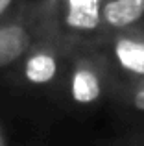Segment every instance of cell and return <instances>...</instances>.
<instances>
[{
  "label": "cell",
  "instance_id": "cell-1",
  "mask_svg": "<svg viewBox=\"0 0 144 146\" xmlns=\"http://www.w3.org/2000/svg\"><path fill=\"white\" fill-rule=\"evenodd\" d=\"M104 0H50L33 2L48 37L65 48H96L109 35L102 19Z\"/></svg>",
  "mask_w": 144,
  "mask_h": 146
},
{
  "label": "cell",
  "instance_id": "cell-2",
  "mask_svg": "<svg viewBox=\"0 0 144 146\" xmlns=\"http://www.w3.org/2000/svg\"><path fill=\"white\" fill-rule=\"evenodd\" d=\"M116 80L96 48H74L69 52L65 78L59 87V96L70 107L89 109L115 94Z\"/></svg>",
  "mask_w": 144,
  "mask_h": 146
},
{
  "label": "cell",
  "instance_id": "cell-3",
  "mask_svg": "<svg viewBox=\"0 0 144 146\" xmlns=\"http://www.w3.org/2000/svg\"><path fill=\"white\" fill-rule=\"evenodd\" d=\"M69 48L54 39H43L13 70V78L28 91L59 93L69 63Z\"/></svg>",
  "mask_w": 144,
  "mask_h": 146
},
{
  "label": "cell",
  "instance_id": "cell-4",
  "mask_svg": "<svg viewBox=\"0 0 144 146\" xmlns=\"http://www.w3.org/2000/svg\"><path fill=\"white\" fill-rule=\"evenodd\" d=\"M43 39L50 37L37 19L32 2H24L18 15L0 22V72L15 70Z\"/></svg>",
  "mask_w": 144,
  "mask_h": 146
},
{
  "label": "cell",
  "instance_id": "cell-5",
  "mask_svg": "<svg viewBox=\"0 0 144 146\" xmlns=\"http://www.w3.org/2000/svg\"><path fill=\"white\" fill-rule=\"evenodd\" d=\"M96 50L104 56L116 85L144 80V35L139 32L107 35Z\"/></svg>",
  "mask_w": 144,
  "mask_h": 146
},
{
  "label": "cell",
  "instance_id": "cell-6",
  "mask_svg": "<svg viewBox=\"0 0 144 146\" xmlns=\"http://www.w3.org/2000/svg\"><path fill=\"white\" fill-rule=\"evenodd\" d=\"M102 19L109 35L141 32L144 28V0L102 2Z\"/></svg>",
  "mask_w": 144,
  "mask_h": 146
},
{
  "label": "cell",
  "instance_id": "cell-7",
  "mask_svg": "<svg viewBox=\"0 0 144 146\" xmlns=\"http://www.w3.org/2000/svg\"><path fill=\"white\" fill-rule=\"evenodd\" d=\"M115 96L124 107L135 111L139 115H144V80L141 82H129L116 85Z\"/></svg>",
  "mask_w": 144,
  "mask_h": 146
},
{
  "label": "cell",
  "instance_id": "cell-8",
  "mask_svg": "<svg viewBox=\"0 0 144 146\" xmlns=\"http://www.w3.org/2000/svg\"><path fill=\"white\" fill-rule=\"evenodd\" d=\"M104 146H144V128L127 129L104 143Z\"/></svg>",
  "mask_w": 144,
  "mask_h": 146
},
{
  "label": "cell",
  "instance_id": "cell-9",
  "mask_svg": "<svg viewBox=\"0 0 144 146\" xmlns=\"http://www.w3.org/2000/svg\"><path fill=\"white\" fill-rule=\"evenodd\" d=\"M24 2H17V0H0V22L7 21V19L15 17L20 13Z\"/></svg>",
  "mask_w": 144,
  "mask_h": 146
},
{
  "label": "cell",
  "instance_id": "cell-10",
  "mask_svg": "<svg viewBox=\"0 0 144 146\" xmlns=\"http://www.w3.org/2000/svg\"><path fill=\"white\" fill-rule=\"evenodd\" d=\"M0 146H11L9 139H7V133H6V129H4V126H2V122H0Z\"/></svg>",
  "mask_w": 144,
  "mask_h": 146
},
{
  "label": "cell",
  "instance_id": "cell-11",
  "mask_svg": "<svg viewBox=\"0 0 144 146\" xmlns=\"http://www.w3.org/2000/svg\"><path fill=\"white\" fill-rule=\"evenodd\" d=\"M139 33H142V35H144V28H142V30H141V32H139Z\"/></svg>",
  "mask_w": 144,
  "mask_h": 146
}]
</instances>
